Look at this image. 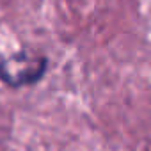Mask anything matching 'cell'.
Returning a JSON list of instances; mask_svg holds the SVG:
<instances>
[{"mask_svg": "<svg viewBox=\"0 0 151 151\" xmlns=\"http://www.w3.org/2000/svg\"><path fill=\"white\" fill-rule=\"evenodd\" d=\"M48 68V59L34 52H18L14 55H0V80L11 87L36 84Z\"/></svg>", "mask_w": 151, "mask_h": 151, "instance_id": "cell-1", "label": "cell"}]
</instances>
